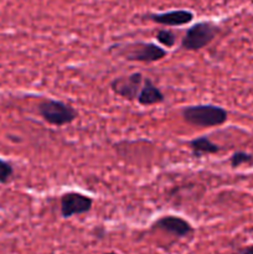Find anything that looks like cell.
Returning <instances> with one entry per match:
<instances>
[{"mask_svg": "<svg viewBox=\"0 0 253 254\" xmlns=\"http://www.w3.org/2000/svg\"><path fill=\"white\" fill-rule=\"evenodd\" d=\"M189 146H190L192 155L195 158L211 155V154H216L221 150V146L213 143L207 136H198V138L192 139V140L189 141Z\"/></svg>", "mask_w": 253, "mask_h": 254, "instance_id": "obj_10", "label": "cell"}, {"mask_svg": "<svg viewBox=\"0 0 253 254\" xmlns=\"http://www.w3.org/2000/svg\"><path fill=\"white\" fill-rule=\"evenodd\" d=\"M144 78L145 77L139 72L117 77L111 82V88L117 96L128 99V101H135L138 98L141 87H143Z\"/></svg>", "mask_w": 253, "mask_h": 254, "instance_id": "obj_6", "label": "cell"}, {"mask_svg": "<svg viewBox=\"0 0 253 254\" xmlns=\"http://www.w3.org/2000/svg\"><path fill=\"white\" fill-rule=\"evenodd\" d=\"M164 99H165V97H164L163 92L153 83L150 78L145 77L143 87H141L140 92L138 94V98H136L138 103L140 106L149 107L161 103V102H164Z\"/></svg>", "mask_w": 253, "mask_h": 254, "instance_id": "obj_9", "label": "cell"}, {"mask_svg": "<svg viewBox=\"0 0 253 254\" xmlns=\"http://www.w3.org/2000/svg\"><path fill=\"white\" fill-rule=\"evenodd\" d=\"M156 40L164 46L173 47L175 45L176 36L170 30H159L158 34H156Z\"/></svg>", "mask_w": 253, "mask_h": 254, "instance_id": "obj_12", "label": "cell"}, {"mask_svg": "<svg viewBox=\"0 0 253 254\" xmlns=\"http://www.w3.org/2000/svg\"><path fill=\"white\" fill-rule=\"evenodd\" d=\"M112 50H116L117 55L123 57L126 61L146 62V64L160 61L168 55V52L163 47L151 44V42H133V44L119 45V46H113Z\"/></svg>", "mask_w": 253, "mask_h": 254, "instance_id": "obj_2", "label": "cell"}, {"mask_svg": "<svg viewBox=\"0 0 253 254\" xmlns=\"http://www.w3.org/2000/svg\"><path fill=\"white\" fill-rule=\"evenodd\" d=\"M253 156L251 154L245 153V151H236L232 156L230 158V163L232 168H238V166L243 165V164L252 163Z\"/></svg>", "mask_w": 253, "mask_h": 254, "instance_id": "obj_11", "label": "cell"}, {"mask_svg": "<svg viewBox=\"0 0 253 254\" xmlns=\"http://www.w3.org/2000/svg\"><path fill=\"white\" fill-rule=\"evenodd\" d=\"M217 30V26L212 22L202 21L192 25L181 40V49L186 51H198L203 49L213 41Z\"/></svg>", "mask_w": 253, "mask_h": 254, "instance_id": "obj_4", "label": "cell"}, {"mask_svg": "<svg viewBox=\"0 0 253 254\" xmlns=\"http://www.w3.org/2000/svg\"><path fill=\"white\" fill-rule=\"evenodd\" d=\"M104 254H118V253H116V252H108V253H104Z\"/></svg>", "mask_w": 253, "mask_h": 254, "instance_id": "obj_15", "label": "cell"}, {"mask_svg": "<svg viewBox=\"0 0 253 254\" xmlns=\"http://www.w3.org/2000/svg\"><path fill=\"white\" fill-rule=\"evenodd\" d=\"M60 206H61L60 211L62 217L69 218L72 216H79L89 212L93 206V200L81 192H66L61 196Z\"/></svg>", "mask_w": 253, "mask_h": 254, "instance_id": "obj_5", "label": "cell"}, {"mask_svg": "<svg viewBox=\"0 0 253 254\" xmlns=\"http://www.w3.org/2000/svg\"><path fill=\"white\" fill-rule=\"evenodd\" d=\"M153 228L160 230L168 235L174 236L178 238H185L192 235L193 227L189 221L179 217V216H163L154 222Z\"/></svg>", "mask_w": 253, "mask_h": 254, "instance_id": "obj_7", "label": "cell"}, {"mask_svg": "<svg viewBox=\"0 0 253 254\" xmlns=\"http://www.w3.org/2000/svg\"><path fill=\"white\" fill-rule=\"evenodd\" d=\"M12 175H14V169H12V166L5 160L0 159V183H9L12 179Z\"/></svg>", "mask_w": 253, "mask_h": 254, "instance_id": "obj_13", "label": "cell"}, {"mask_svg": "<svg viewBox=\"0 0 253 254\" xmlns=\"http://www.w3.org/2000/svg\"><path fill=\"white\" fill-rule=\"evenodd\" d=\"M148 19L166 26H181L192 21L193 14L189 10H171L161 14L148 15Z\"/></svg>", "mask_w": 253, "mask_h": 254, "instance_id": "obj_8", "label": "cell"}, {"mask_svg": "<svg viewBox=\"0 0 253 254\" xmlns=\"http://www.w3.org/2000/svg\"><path fill=\"white\" fill-rule=\"evenodd\" d=\"M37 112L46 123L55 127L71 124L78 117V112L69 104L56 99H44L37 106Z\"/></svg>", "mask_w": 253, "mask_h": 254, "instance_id": "obj_3", "label": "cell"}, {"mask_svg": "<svg viewBox=\"0 0 253 254\" xmlns=\"http://www.w3.org/2000/svg\"><path fill=\"white\" fill-rule=\"evenodd\" d=\"M181 117L188 124L198 128L222 126L228 118L225 108L213 104H197L181 109Z\"/></svg>", "mask_w": 253, "mask_h": 254, "instance_id": "obj_1", "label": "cell"}, {"mask_svg": "<svg viewBox=\"0 0 253 254\" xmlns=\"http://www.w3.org/2000/svg\"><path fill=\"white\" fill-rule=\"evenodd\" d=\"M236 254H253V246H247V247L241 248Z\"/></svg>", "mask_w": 253, "mask_h": 254, "instance_id": "obj_14", "label": "cell"}]
</instances>
